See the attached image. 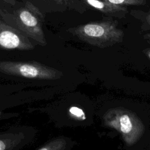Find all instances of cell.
I'll return each mask as SVG.
<instances>
[{"label":"cell","instance_id":"6da1fadb","mask_svg":"<svg viewBox=\"0 0 150 150\" xmlns=\"http://www.w3.org/2000/svg\"><path fill=\"white\" fill-rule=\"evenodd\" d=\"M21 1L22 5L11 12L0 7V18L32 39L35 44L46 46L47 42L42 28L44 21L42 12L32 2Z\"/></svg>","mask_w":150,"mask_h":150},{"label":"cell","instance_id":"7a4b0ae2","mask_svg":"<svg viewBox=\"0 0 150 150\" xmlns=\"http://www.w3.org/2000/svg\"><path fill=\"white\" fill-rule=\"evenodd\" d=\"M80 40L99 47L111 46L120 42L124 33L112 21L90 22L69 29Z\"/></svg>","mask_w":150,"mask_h":150},{"label":"cell","instance_id":"3957f363","mask_svg":"<svg viewBox=\"0 0 150 150\" xmlns=\"http://www.w3.org/2000/svg\"><path fill=\"white\" fill-rule=\"evenodd\" d=\"M0 71L6 74L33 79H50L53 74L50 68L34 61H0Z\"/></svg>","mask_w":150,"mask_h":150},{"label":"cell","instance_id":"277c9868","mask_svg":"<svg viewBox=\"0 0 150 150\" xmlns=\"http://www.w3.org/2000/svg\"><path fill=\"white\" fill-rule=\"evenodd\" d=\"M35 44L28 36L0 18V48L30 50L35 49Z\"/></svg>","mask_w":150,"mask_h":150},{"label":"cell","instance_id":"5b68a950","mask_svg":"<svg viewBox=\"0 0 150 150\" xmlns=\"http://www.w3.org/2000/svg\"><path fill=\"white\" fill-rule=\"evenodd\" d=\"M28 136L19 129L0 133V150H18L29 142Z\"/></svg>","mask_w":150,"mask_h":150},{"label":"cell","instance_id":"8992f818","mask_svg":"<svg viewBox=\"0 0 150 150\" xmlns=\"http://www.w3.org/2000/svg\"><path fill=\"white\" fill-rule=\"evenodd\" d=\"M42 12H46L52 9V6H60L83 13L87 10L86 6L80 0H33L32 2Z\"/></svg>","mask_w":150,"mask_h":150},{"label":"cell","instance_id":"52a82bcc","mask_svg":"<svg viewBox=\"0 0 150 150\" xmlns=\"http://www.w3.org/2000/svg\"><path fill=\"white\" fill-rule=\"evenodd\" d=\"M87 5L99 11L105 15L122 18L127 12L125 6L114 5L103 0H81Z\"/></svg>","mask_w":150,"mask_h":150},{"label":"cell","instance_id":"ba28073f","mask_svg":"<svg viewBox=\"0 0 150 150\" xmlns=\"http://www.w3.org/2000/svg\"><path fill=\"white\" fill-rule=\"evenodd\" d=\"M114 5L120 6L127 5H144L146 3V0H103Z\"/></svg>","mask_w":150,"mask_h":150},{"label":"cell","instance_id":"9c48e42d","mask_svg":"<svg viewBox=\"0 0 150 150\" xmlns=\"http://www.w3.org/2000/svg\"><path fill=\"white\" fill-rule=\"evenodd\" d=\"M120 123L121 125V130L124 133L129 132L132 128V124L128 115H124L120 118Z\"/></svg>","mask_w":150,"mask_h":150},{"label":"cell","instance_id":"30bf717a","mask_svg":"<svg viewBox=\"0 0 150 150\" xmlns=\"http://www.w3.org/2000/svg\"><path fill=\"white\" fill-rule=\"evenodd\" d=\"M70 112L72 114L78 116V117H80V116H82L84 115L83 111L81 109H80L77 107H73L70 108Z\"/></svg>","mask_w":150,"mask_h":150},{"label":"cell","instance_id":"8fae6325","mask_svg":"<svg viewBox=\"0 0 150 150\" xmlns=\"http://www.w3.org/2000/svg\"><path fill=\"white\" fill-rule=\"evenodd\" d=\"M3 3L11 6L12 7H15L16 5H18V2L16 0H1Z\"/></svg>","mask_w":150,"mask_h":150},{"label":"cell","instance_id":"7c38bea8","mask_svg":"<svg viewBox=\"0 0 150 150\" xmlns=\"http://www.w3.org/2000/svg\"><path fill=\"white\" fill-rule=\"evenodd\" d=\"M18 114H1L0 113V120L4 118H8L11 117H13L15 115H18Z\"/></svg>","mask_w":150,"mask_h":150},{"label":"cell","instance_id":"4fadbf2b","mask_svg":"<svg viewBox=\"0 0 150 150\" xmlns=\"http://www.w3.org/2000/svg\"><path fill=\"white\" fill-rule=\"evenodd\" d=\"M145 23L148 25L147 29H150V12H149L145 18Z\"/></svg>","mask_w":150,"mask_h":150},{"label":"cell","instance_id":"5bb4252c","mask_svg":"<svg viewBox=\"0 0 150 150\" xmlns=\"http://www.w3.org/2000/svg\"><path fill=\"white\" fill-rule=\"evenodd\" d=\"M144 38L145 39H150V33H147L146 35H145L144 36Z\"/></svg>","mask_w":150,"mask_h":150}]
</instances>
